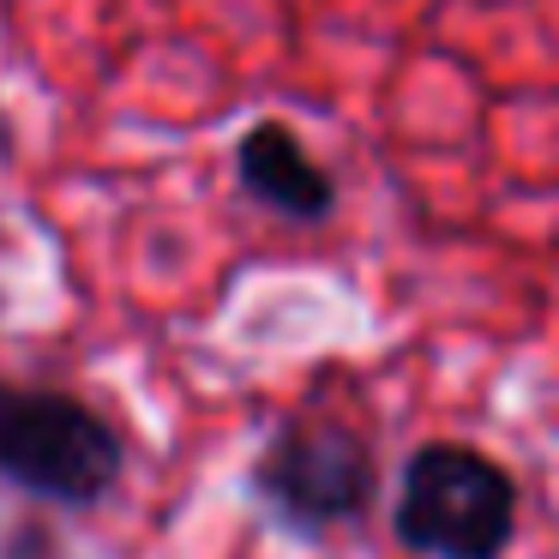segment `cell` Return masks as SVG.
Wrapping results in <instances>:
<instances>
[{"instance_id": "1", "label": "cell", "mask_w": 559, "mask_h": 559, "mask_svg": "<svg viewBox=\"0 0 559 559\" xmlns=\"http://www.w3.org/2000/svg\"><path fill=\"white\" fill-rule=\"evenodd\" d=\"M0 475L49 506L85 511L121 481V433L67 391L0 379Z\"/></svg>"}, {"instance_id": "2", "label": "cell", "mask_w": 559, "mask_h": 559, "mask_svg": "<svg viewBox=\"0 0 559 559\" xmlns=\"http://www.w3.org/2000/svg\"><path fill=\"white\" fill-rule=\"evenodd\" d=\"M391 523L427 559H499L518 530V487L487 451L439 439L409 457Z\"/></svg>"}, {"instance_id": "3", "label": "cell", "mask_w": 559, "mask_h": 559, "mask_svg": "<svg viewBox=\"0 0 559 559\" xmlns=\"http://www.w3.org/2000/svg\"><path fill=\"white\" fill-rule=\"evenodd\" d=\"M253 493L295 530H331L349 523L373 506L379 493V463L331 415H301L271 433V445L253 463Z\"/></svg>"}, {"instance_id": "4", "label": "cell", "mask_w": 559, "mask_h": 559, "mask_svg": "<svg viewBox=\"0 0 559 559\" xmlns=\"http://www.w3.org/2000/svg\"><path fill=\"white\" fill-rule=\"evenodd\" d=\"M235 175H241V187L259 205L283 211V217H301V223L331 217V199H337L331 175L319 169L301 139L277 121H259L253 133L235 145Z\"/></svg>"}, {"instance_id": "5", "label": "cell", "mask_w": 559, "mask_h": 559, "mask_svg": "<svg viewBox=\"0 0 559 559\" xmlns=\"http://www.w3.org/2000/svg\"><path fill=\"white\" fill-rule=\"evenodd\" d=\"M13 151V127H7V115H0V157Z\"/></svg>"}]
</instances>
